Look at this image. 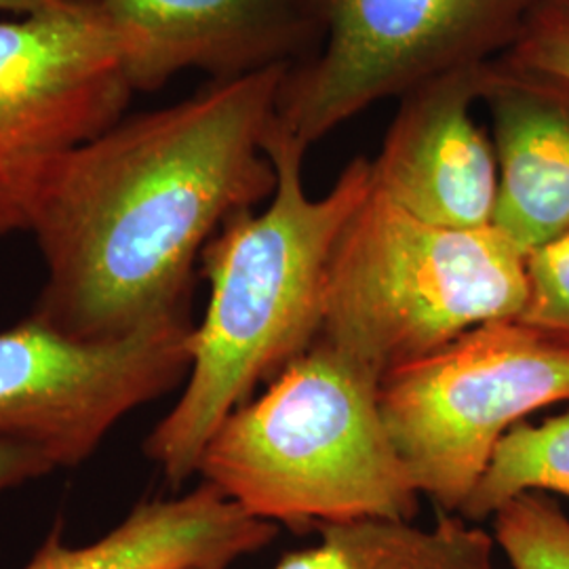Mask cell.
<instances>
[{
    "label": "cell",
    "instance_id": "6da1fadb",
    "mask_svg": "<svg viewBox=\"0 0 569 569\" xmlns=\"http://www.w3.org/2000/svg\"><path fill=\"white\" fill-rule=\"evenodd\" d=\"M289 68L209 81L68 154L28 230L47 272L30 317L112 342L188 312L207 243L277 188L264 140Z\"/></svg>",
    "mask_w": 569,
    "mask_h": 569
},
{
    "label": "cell",
    "instance_id": "7a4b0ae2",
    "mask_svg": "<svg viewBox=\"0 0 569 569\" xmlns=\"http://www.w3.org/2000/svg\"><path fill=\"white\" fill-rule=\"evenodd\" d=\"M277 188L262 211H241L207 243L203 323L192 331L182 397L146 439L171 486L197 475L207 443L262 382L317 342L331 251L371 192V161L357 157L323 197L306 192V152L277 119L264 140Z\"/></svg>",
    "mask_w": 569,
    "mask_h": 569
},
{
    "label": "cell",
    "instance_id": "3957f363",
    "mask_svg": "<svg viewBox=\"0 0 569 569\" xmlns=\"http://www.w3.org/2000/svg\"><path fill=\"white\" fill-rule=\"evenodd\" d=\"M197 472L251 517L298 533L413 519L422 496L390 441L380 380L323 340L226 418Z\"/></svg>",
    "mask_w": 569,
    "mask_h": 569
},
{
    "label": "cell",
    "instance_id": "277c9868",
    "mask_svg": "<svg viewBox=\"0 0 569 569\" xmlns=\"http://www.w3.org/2000/svg\"><path fill=\"white\" fill-rule=\"evenodd\" d=\"M528 256L493 226L427 224L371 186L327 264L317 340L380 382L470 329L519 319Z\"/></svg>",
    "mask_w": 569,
    "mask_h": 569
},
{
    "label": "cell",
    "instance_id": "5b68a950",
    "mask_svg": "<svg viewBox=\"0 0 569 569\" xmlns=\"http://www.w3.org/2000/svg\"><path fill=\"white\" fill-rule=\"evenodd\" d=\"M569 401V338L523 319L475 327L380 382L390 441L416 488L460 512L502 437Z\"/></svg>",
    "mask_w": 569,
    "mask_h": 569
},
{
    "label": "cell",
    "instance_id": "8992f818",
    "mask_svg": "<svg viewBox=\"0 0 569 569\" xmlns=\"http://www.w3.org/2000/svg\"><path fill=\"white\" fill-rule=\"evenodd\" d=\"M540 0H329L321 47L287 70L277 124L310 148L373 103L505 56Z\"/></svg>",
    "mask_w": 569,
    "mask_h": 569
},
{
    "label": "cell",
    "instance_id": "52a82bcc",
    "mask_svg": "<svg viewBox=\"0 0 569 569\" xmlns=\"http://www.w3.org/2000/svg\"><path fill=\"white\" fill-rule=\"evenodd\" d=\"M133 93L96 0L0 20V237L30 230L61 161L121 121Z\"/></svg>",
    "mask_w": 569,
    "mask_h": 569
},
{
    "label": "cell",
    "instance_id": "ba28073f",
    "mask_svg": "<svg viewBox=\"0 0 569 569\" xmlns=\"http://www.w3.org/2000/svg\"><path fill=\"white\" fill-rule=\"evenodd\" d=\"M188 312L121 340L82 342L28 317L0 331V439L77 467L122 418L178 387L192 363Z\"/></svg>",
    "mask_w": 569,
    "mask_h": 569
},
{
    "label": "cell",
    "instance_id": "9c48e42d",
    "mask_svg": "<svg viewBox=\"0 0 569 569\" xmlns=\"http://www.w3.org/2000/svg\"><path fill=\"white\" fill-rule=\"evenodd\" d=\"M119 28L136 91L199 70L209 81L298 66L323 41L329 0H96Z\"/></svg>",
    "mask_w": 569,
    "mask_h": 569
},
{
    "label": "cell",
    "instance_id": "30bf717a",
    "mask_svg": "<svg viewBox=\"0 0 569 569\" xmlns=\"http://www.w3.org/2000/svg\"><path fill=\"white\" fill-rule=\"evenodd\" d=\"M488 63L453 70L406 93L371 161L373 188L427 224L453 230L493 224L498 159L472 117Z\"/></svg>",
    "mask_w": 569,
    "mask_h": 569
},
{
    "label": "cell",
    "instance_id": "8fae6325",
    "mask_svg": "<svg viewBox=\"0 0 569 569\" xmlns=\"http://www.w3.org/2000/svg\"><path fill=\"white\" fill-rule=\"evenodd\" d=\"M479 102L500 173L491 226L529 256L569 232V82L496 58Z\"/></svg>",
    "mask_w": 569,
    "mask_h": 569
},
{
    "label": "cell",
    "instance_id": "7c38bea8",
    "mask_svg": "<svg viewBox=\"0 0 569 569\" xmlns=\"http://www.w3.org/2000/svg\"><path fill=\"white\" fill-rule=\"evenodd\" d=\"M277 531L203 481L178 498L138 505L84 547L66 545L58 523L23 569H228Z\"/></svg>",
    "mask_w": 569,
    "mask_h": 569
},
{
    "label": "cell",
    "instance_id": "4fadbf2b",
    "mask_svg": "<svg viewBox=\"0 0 569 569\" xmlns=\"http://www.w3.org/2000/svg\"><path fill=\"white\" fill-rule=\"evenodd\" d=\"M496 538L458 512L432 528L363 517L319 528V542L287 552L272 569H498Z\"/></svg>",
    "mask_w": 569,
    "mask_h": 569
},
{
    "label": "cell",
    "instance_id": "5bb4252c",
    "mask_svg": "<svg viewBox=\"0 0 569 569\" xmlns=\"http://www.w3.org/2000/svg\"><path fill=\"white\" fill-rule=\"evenodd\" d=\"M529 491L569 498V409L538 427L510 428L458 515L481 523Z\"/></svg>",
    "mask_w": 569,
    "mask_h": 569
},
{
    "label": "cell",
    "instance_id": "9a60e30c",
    "mask_svg": "<svg viewBox=\"0 0 569 569\" xmlns=\"http://www.w3.org/2000/svg\"><path fill=\"white\" fill-rule=\"evenodd\" d=\"M491 519L510 568L569 569V517L549 493H521Z\"/></svg>",
    "mask_w": 569,
    "mask_h": 569
},
{
    "label": "cell",
    "instance_id": "2e32d148",
    "mask_svg": "<svg viewBox=\"0 0 569 569\" xmlns=\"http://www.w3.org/2000/svg\"><path fill=\"white\" fill-rule=\"evenodd\" d=\"M529 296L523 319L569 338V232L528 256Z\"/></svg>",
    "mask_w": 569,
    "mask_h": 569
},
{
    "label": "cell",
    "instance_id": "e0dca14e",
    "mask_svg": "<svg viewBox=\"0 0 569 569\" xmlns=\"http://www.w3.org/2000/svg\"><path fill=\"white\" fill-rule=\"evenodd\" d=\"M502 60L569 82V4L540 0Z\"/></svg>",
    "mask_w": 569,
    "mask_h": 569
},
{
    "label": "cell",
    "instance_id": "ac0fdd59",
    "mask_svg": "<svg viewBox=\"0 0 569 569\" xmlns=\"http://www.w3.org/2000/svg\"><path fill=\"white\" fill-rule=\"evenodd\" d=\"M56 468L39 449L0 439V491L44 477Z\"/></svg>",
    "mask_w": 569,
    "mask_h": 569
},
{
    "label": "cell",
    "instance_id": "d6986e66",
    "mask_svg": "<svg viewBox=\"0 0 569 569\" xmlns=\"http://www.w3.org/2000/svg\"><path fill=\"white\" fill-rule=\"evenodd\" d=\"M70 0H0V16H11V18H23V16H34L49 9H58Z\"/></svg>",
    "mask_w": 569,
    "mask_h": 569
},
{
    "label": "cell",
    "instance_id": "ffe728a7",
    "mask_svg": "<svg viewBox=\"0 0 569 569\" xmlns=\"http://www.w3.org/2000/svg\"><path fill=\"white\" fill-rule=\"evenodd\" d=\"M549 2H563V4H569V0H549Z\"/></svg>",
    "mask_w": 569,
    "mask_h": 569
},
{
    "label": "cell",
    "instance_id": "44dd1931",
    "mask_svg": "<svg viewBox=\"0 0 569 569\" xmlns=\"http://www.w3.org/2000/svg\"><path fill=\"white\" fill-rule=\"evenodd\" d=\"M190 569H194V568H190Z\"/></svg>",
    "mask_w": 569,
    "mask_h": 569
}]
</instances>
